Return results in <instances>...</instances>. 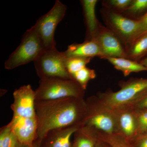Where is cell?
<instances>
[{"mask_svg":"<svg viewBox=\"0 0 147 147\" xmlns=\"http://www.w3.org/2000/svg\"><path fill=\"white\" fill-rule=\"evenodd\" d=\"M35 108L38 142L53 129L81 125L87 110L83 98L75 97L36 101Z\"/></svg>","mask_w":147,"mask_h":147,"instance_id":"1","label":"cell"},{"mask_svg":"<svg viewBox=\"0 0 147 147\" xmlns=\"http://www.w3.org/2000/svg\"><path fill=\"white\" fill-rule=\"evenodd\" d=\"M85 90L72 79L45 78L40 79L35 90L36 101H46L66 98H83Z\"/></svg>","mask_w":147,"mask_h":147,"instance_id":"2","label":"cell"},{"mask_svg":"<svg viewBox=\"0 0 147 147\" xmlns=\"http://www.w3.org/2000/svg\"><path fill=\"white\" fill-rule=\"evenodd\" d=\"M43 50L39 37L32 27L27 30L21 42L5 63L8 70L34 62Z\"/></svg>","mask_w":147,"mask_h":147,"instance_id":"3","label":"cell"},{"mask_svg":"<svg viewBox=\"0 0 147 147\" xmlns=\"http://www.w3.org/2000/svg\"><path fill=\"white\" fill-rule=\"evenodd\" d=\"M66 10V6L57 0L52 9L38 18L32 27L39 37L43 49L56 47L55 30L65 16Z\"/></svg>","mask_w":147,"mask_h":147,"instance_id":"4","label":"cell"},{"mask_svg":"<svg viewBox=\"0 0 147 147\" xmlns=\"http://www.w3.org/2000/svg\"><path fill=\"white\" fill-rule=\"evenodd\" d=\"M147 91V79H133L123 82L118 91L104 94V103L110 109H122L133 102L136 103Z\"/></svg>","mask_w":147,"mask_h":147,"instance_id":"5","label":"cell"},{"mask_svg":"<svg viewBox=\"0 0 147 147\" xmlns=\"http://www.w3.org/2000/svg\"><path fill=\"white\" fill-rule=\"evenodd\" d=\"M66 57L64 52L56 47L43 49L34 61L37 74L40 79L45 78H61L72 79L66 68Z\"/></svg>","mask_w":147,"mask_h":147,"instance_id":"6","label":"cell"},{"mask_svg":"<svg viewBox=\"0 0 147 147\" xmlns=\"http://www.w3.org/2000/svg\"><path fill=\"white\" fill-rule=\"evenodd\" d=\"M102 12L107 27L127 47L137 36L139 29L138 20L129 18L110 9H103Z\"/></svg>","mask_w":147,"mask_h":147,"instance_id":"7","label":"cell"},{"mask_svg":"<svg viewBox=\"0 0 147 147\" xmlns=\"http://www.w3.org/2000/svg\"><path fill=\"white\" fill-rule=\"evenodd\" d=\"M97 41L104 59L107 57L127 58L126 51L122 42L108 27L100 24L93 37Z\"/></svg>","mask_w":147,"mask_h":147,"instance_id":"8","label":"cell"},{"mask_svg":"<svg viewBox=\"0 0 147 147\" xmlns=\"http://www.w3.org/2000/svg\"><path fill=\"white\" fill-rule=\"evenodd\" d=\"M13 102L11 106L13 115L28 118L36 117L35 92L30 85H24L13 92Z\"/></svg>","mask_w":147,"mask_h":147,"instance_id":"9","label":"cell"},{"mask_svg":"<svg viewBox=\"0 0 147 147\" xmlns=\"http://www.w3.org/2000/svg\"><path fill=\"white\" fill-rule=\"evenodd\" d=\"M8 124L19 143L30 147L34 146L37 137L36 117L28 118L13 115Z\"/></svg>","mask_w":147,"mask_h":147,"instance_id":"10","label":"cell"},{"mask_svg":"<svg viewBox=\"0 0 147 147\" xmlns=\"http://www.w3.org/2000/svg\"><path fill=\"white\" fill-rule=\"evenodd\" d=\"M81 126L56 129L48 131L38 142V147H71V137Z\"/></svg>","mask_w":147,"mask_h":147,"instance_id":"11","label":"cell"},{"mask_svg":"<svg viewBox=\"0 0 147 147\" xmlns=\"http://www.w3.org/2000/svg\"><path fill=\"white\" fill-rule=\"evenodd\" d=\"M66 57L92 58L94 57H103V55L98 43L95 39L92 38L86 40L81 43H74L69 45L67 50L64 52Z\"/></svg>","mask_w":147,"mask_h":147,"instance_id":"12","label":"cell"},{"mask_svg":"<svg viewBox=\"0 0 147 147\" xmlns=\"http://www.w3.org/2000/svg\"><path fill=\"white\" fill-rule=\"evenodd\" d=\"M115 121L112 116L105 113H95L86 110L81 125L98 129L111 134L115 128Z\"/></svg>","mask_w":147,"mask_h":147,"instance_id":"13","label":"cell"},{"mask_svg":"<svg viewBox=\"0 0 147 147\" xmlns=\"http://www.w3.org/2000/svg\"><path fill=\"white\" fill-rule=\"evenodd\" d=\"M81 1L86 26L87 36L86 40H90L94 36L100 24L95 13L96 6L98 1L82 0Z\"/></svg>","mask_w":147,"mask_h":147,"instance_id":"14","label":"cell"},{"mask_svg":"<svg viewBox=\"0 0 147 147\" xmlns=\"http://www.w3.org/2000/svg\"><path fill=\"white\" fill-rule=\"evenodd\" d=\"M104 59L113 65L116 69L122 71L125 76L132 72L147 71V67L140 62L127 58L107 57Z\"/></svg>","mask_w":147,"mask_h":147,"instance_id":"15","label":"cell"},{"mask_svg":"<svg viewBox=\"0 0 147 147\" xmlns=\"http://www.w3.org/2000/svg\"><path fill=\"white\" fill-rule=\"evenodd\" d=\"M127 59L138 61L147 55V32L140 36L125 48Z\"/></svg>","mask_w":147,"mask_h":147,"instance_id":"16","label":"cell"},{"mask_svg":"<svg viewBox=\"0 0 147 147\" xmlns=\"http://www.w3.org/2000/svg\"><path fill=\"white\" fill-rule=\"evenodd\" d=\"M92 128L89 127H80L74 133L75 139L72 144L74 147H95Z\"/></svg>","mask_w":147,"mask_h":147,"instance_id":"17","label":"cell"},{"mask_svg":"<svg viewBox=\"0 0 147 147\" xmlns=\"http://www.w3.org/2000/svg\"><path fill=\"white\" fill-rule=\"evenodd\" d=\"M119 124L121 130L127 137L132 136L137 131V117L128 112L122 113L119 118Z\"/></svg>","mask_w":147,"mask_h":147,"instance_id":"18","label":"cell"},{"mask_svg":"<svg viewBox=\"0 0 147 147\" xmlns=\"http://www.w3.org/2000/svg\"><path fill=\"white\" fill-rule=\"evenodd\" d=\"M18 143L17 137L8 124L1 128L0 147H16Z\"/></svg>","mask_w":147,"mask_h":147,"instance_id":"19","label":"cell"},{"mask_svg":"<svg viewBox=\"0 0 147 147\" xmlns=\"http://www.w3.org/2000/svg\"><path fill=\"white\" fill-rule=\"evenodd\" d=\"M92 58L71 57H66V68L70 76L87 66Z\"/></svg>","mask_w":147,"mask_h":147,"instance_id":"20","label":"cell"},{"mask_svg":"<svg viewBox=\"0 0 147 147\" xmlns=\"http://www.w3.org/2000/svg\"><path fill=\"white\" fill-rule=\"evenodd\" d=\"M96 76L95 71L86 67L71 75V79L76 81L84 90L86 89L88 83Z\"/></svg>","mask_w":147,"mask_h":147,"instance_id":"21","label":"cell"},{"mask_svg":"<svg viewBox=\"0 0 147 147\" xmlns=\"http://www.w3.org/2000/svg\"><path fill=\"white\" fill-rule=\"evenodd\" d=\"M147 11V0H132L131 5L125 11L131 16H137Z\"/></svg>","mask_w":147,"mask_h":147,"instance_id":"22","label":"cell"},{"mask_svg":"<svg viewBox=\"0 0 147 147\" xmlns=\"http://www.w3.org/2000/svg\"><path fill=\"white\" fill-rule=\"evenodd\" d=\"M137 131L142 135L147 134V110H140L137 115Z\"/></svg>","mask_w":147,"mask_h":147,"instance_id":"23","label":"cell"},{"mask_svg":"<svg viewBox=\"0 0 147 147\" xmlns=\"http://www.w3.org/2000/svg\"><path fill=\"white\" fill-rule=\"evenodd\" d=\"M132 0H109L107 5L111 8L117 11H125L127 10L132 2Z\"/></svg>","mask_w":147,"mask_h":147,"instance_id":"24","label":"cell"},{"mask_svg":"<svg viewBox=\"0 0 147 147\" xmlns=\"http://www.w3.org/2000/svg\"><path fill=\"white\" fill-rule=\"evenodd\" d=\"M139 21V29L136 38L147 32V11L137 19Z\"/></svg>","mask_w":147,"mask_h":147,"instance_id":"25","label":"cell"},{"mask_svg":"<svg viewBox=\"0 0 147 147\" xmlns=\"http://www.w3.org/2000/svg\"><path fill=\"white\" fill-rule=\"evenodd\" d=\"M105 140L112 147H129L125 142L116 137H110Z\"/></svg>","mask_w":147,"mask_h":147,"instance_id":"26","label":"cell"},{"mask_svg":"<svg viewBox=\"0 0 147 147\" xmlns=\"http://www.w3.org/2000/svg\"><path fill=\"white\" fill-rule=\"evenodd\" d=\"M136 104L139 110H147V91L139 98Z\"/></svg>","mask_w":147,"mask_h":147,"instance_id":"27","label":"cell"},{"mask_svg":"<svg viewBox=\"0 0 147 147\" xmlns=\"http://www.w3.org/2000/svg\"><path fill=\"white\" fill-rule=\"evenodd\" d=\"M137 147H147V134L141 136Z\"/></svg>","mask_w":147,"mask_h":147,"instance_id":"28","label":"cell"},{"mask_svg":"<svg viewBox=\"0 0 147 147\" xmlns=\"http://www.w3.org/2000/svg\"><path fill=\"white\" fill-rule=\"evenodd\" d=\"M38 146H39V142L36 141L35 143L34 146L33 147H30V146H27V145L22 144L18 142V145L16 147H38Z\"/></svg>","mask_w":147,"mask_h":147,"instance_id":"29","label":"cell"},{"mask_svg":"<svg viewBox=\"0 0 147 147\" xmlns=\"http://www.w3.org/2000/svg\"><path fill=\"white\" fill-rule=\"evenodd\" d=\"M140 63L142 64L143 65L145 66V67H147V57L144 59L142 60L141 61L139 62Z\"/></svg>","mask_w":147,"mask_h":147,"instance_id":"30","label":"cell"},{"mask_svg":"<svg viewBox=\"0 0 147 147\" xmlns=\"http://www.w3.org/2000/svg\"><path fill=\"white\" fill-rule=\"evenodd\" d=\"M95 147H104L103 146H101V145H98L97 146H96Z\"/></svg>","mask_w":147,"mask_h":147,"instance_id":"31","label":"cell"},{"mask_svg":"<svg viewBox=\"0 0 147 147\" xmlns=\"http://www.w3.org/2000/svg\"><path fill=\"white\" fill-rule=\"evenodd\" d=\"M74 147L73 146V145H72V147Z\"/></svg>","mask_w":147,"mask_h":147,"instance_id":"32","label":"cell"},{"mask_svg":"<svg viewBox=\"0 0 147 147\" xmlns=\"http://www.w3.org/2000/svg\"></svg>","mask_w":147,"mask_h":147,"instance_id":"33","label":"cell"}]
</instances>
